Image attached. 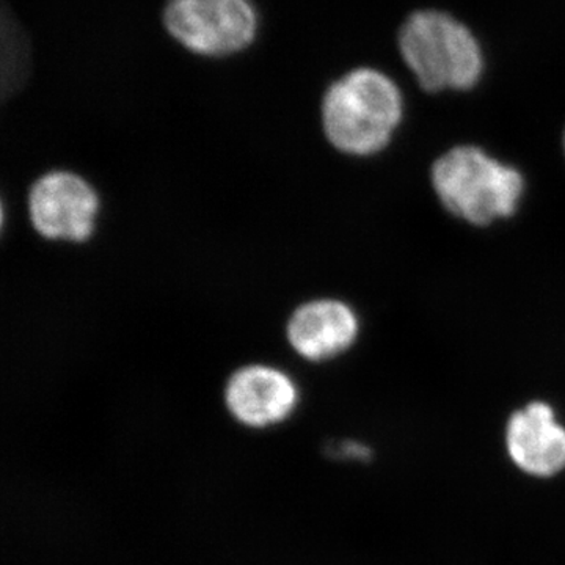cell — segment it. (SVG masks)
Instances as JSON below:
<instances>
[{"label": "cell", "mask_w": 565, "mask_h": 565, "mask_svg": "<svg viewBox=\"0 0 565 565\" xmlns=\"http://www.w3.org/2000/svg\"><path fill=\"white\" fill-rule=\"evenodd\" d=\"M503 445L519 473L550 481L565 473V422L548 401H530L504 422Z\"/></svg>", "instance_id": "cell-5"}, {"label": "cell", "mask_w": 565, "mask_h": 565, "mask_svg": "<svg viewBox=\"0 0 565 565\" xmlns=\"http://www.w3.org/2000/svg\"><path fill=\"white\" fill-rule=\"evenodd\" d=\"M403 109V95L386 74L356 68L330 85L323 96V131L337 150L375 154L388 145Z\"/></svg>", "instance_id": "cell-1"}, {"label": "cell", "mask_w": 565, "mask_h": 565, "mask_svg": "<svg viewBox=\"0 0 565 565\" xmlns=\"http://www.w3.org/2000/svg\"><path fill=\"white\" fill-rule=\"evenodd\" d=\"M359 333L352 308L338 300H313L294 311L288 340L294 351L310 362H323L348 351Z\"/></svg>", "instance_id": "cell-8"}, {"label": "cell", "mask_w": 565, "mask_h": 565, "mask_svg": "<svg viewBox=\"0 0 565 565\" xmlns=\"http://www.w3.org/2000/svg\"><path fill=\"white\" fill-rule=\"evenodd\" d=\"M28 204L33 228L46 239L84 243L95 230L98 193L79 174H43L29 191Z\"/></svg>", "instance_id": "cell-6"}, {"label": "cell", "mask_w": 565, "mask_h": 565, "mask_svg": "<svg viewBox=\"0 0 565 565\" xmlns=\"http://www.w3.org/2000/svg\"><path fill=\"white\" fill-rule=\"evenodd\" d=\"M433 182L446 210L475 225L514 214L522 199L523 178L476 147L446 152L433 169Z\"/></svg>", "instance_id": "cell-3"}, {"label": "cell", "mask_w": 565, "mask_h": 565, "mask_svg": "<svg viewBox=\"0 0 565 565\" xmlns=\"http://www.w3.org/2000/svg\"><path fill=\"white\" fill-rule=\"evenodd\" d=\"M31 66L28 36L13 17L2 13V88L14 92L24 84Z\"/></svg>", "instance_id": "cell-9"}, {"label": "cell", "mask_w": 565, "mask_h": 565, "mask_svg": "<svg viewBox=\"0 0 565 565\" xmlns=\"http://www.w3.org/2000/svg\"><path fill=\"white\" fill-rule=\"evenodd\" d=\"M299 401L292 379L277 367L250 364L228 379L225 403L230 414L247 427H269L288 418Z\"/></svg>", "instance_id": "cell-7"}, {"label": "cell", "mask_w": 565, "mask_h": 565, "mask_svg": "<svg viewBox=\"0 0 565 565\" xmlns=\"http://www.w3.org/2000/svg\"><path fill=\"white\" fill-rule=\"evenodd\" d=\"M163 24L185 50L225 57L250 46L258 14L250 0H169Z\"/></svg>", "instance_id": "cell-4"}, {"label": "cell", "mask_w": 565, "mask_h": 565, "mask_svg": "<svg viewBox=\"0 0 565 565\" xmlns=\"http://www.w3.org/2000/svg\"><path fill=\"white\" fill-rule=\"evenodd\" d=\"M399 50L427 92L468 90L484 68L473 33L444 11L423 10L408 17L401 29Z\"/></svg>", "instance_id": "cell-2"}]
</instances>
